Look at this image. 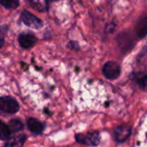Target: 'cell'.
Segmentation results:
<instances>
[{"mask_svg": "<svg viewBox=\"0 0 147 147\" xmlns=\"http://www.w3.org/2000/svg\"><path fill=\"white\" fill-rule=\"evenodd\" d=\"M120 67L115 61H107L102 67L104 76L108 80H115L120 75Z\"/></svg>", "mask_w": 147, "mask_h": 147, "instance_id": "obj_1", "label": "cell"}, {"mask_svg": "<svg viewBox=\"0 0 147 147\" xmlns=\"http://www.w3.org/2000/svg\"><path fill=\"white\" fill-rule=\"evenodd\" d=\"M19 110L18 101L11 97L0 98V111L7 113H15Z\"/></svg>", "mask_w": 147, "mask_h": 147, "instance_id": "obj_2", "label": "cell"}, {"mask_svg": "<svg viewBox=\"0 0 147 147\" xmlns=\"http://www.w3.org/2000/svg\"><path fill=\"white\" fill-rule=\"evenodd\" d=\"M21 18H22L23 22L27 26H29L30 28H32V29L40 30L43 25V23H42V21L41 19H39L36 16L32 15L31 13H30L27 11H24L22 12Z\"/></svg>", "mask_w": 147, "mask_h": 147, "instance_id": "obj_3", "label": "cell"}, {"mask_svg": "<svg viewBox=\"0 0 147 147\" xmlns=\"http://www.w3.org/2000/svg\"><path fill=\"white\" fill-rule=\"evenodd\" d=\"M76 139L77 142H79L81 144L96 146L99 144L100 138V133L98 131H94V132L88 133L87 135L78 134V135H76Z\"/></svg>", "mask_w": 147, "mask_h": 147, "instance_id": "obj_4", "label": "cell"}, {"mask_svg": "<svg viewBox=\"0 0 147 147\" xmlns=\"http://www.w3.org/2000/svg\"><path fill=\"white\" fill-rule=\"evenodd\" d=\"M131 134V127L129 125H122L114 129V139L117 143L125 142Z\"/></svg>", "mask_w": 147, "mask_h": 147, "instance_id": "obj_5", "label": "cell"}, {"mask_svg": "<svg viewBox=\"0 0 147 147\" xmlns=\"http://www.w3.org/2000/svg\"><path fill=\"white\" fill-rule=\"evenodd\" d=\"M135 32L139 38H144L147 36V17H141L135 26Z\"/></svg>", "mask_w": 147, "mask_h": 147, "instance_id": "obj_6", "label": "cell"}, {"mask_svg": "<svg viewBox=\"0 0 147 147\" xmlns=\"http://www.w3.org/2000/svg\"><path fill=\"white\" fill-rule=\"evenodd\" d=\"M18 41H19V44L21 45V47H23L24 49H30V48H32L36 44L37 39L33 35L24 34V35H20Z\"/></svg>", "mask_w": 147, "mask_h": 147, "instance_id": "obj_7", "label": "cell"}, {"mask_svg": "<svg viewBox=\"0 0 147 147\" xmlns=\"http://www.w3.org/2000/svg\"><path fill=\"white\" fill-rule=\"evenodd\" d=\"M133 80L141 89L147 91V74L143 72L135 73L133 75Z\"/></svg>", "mask_w": 147, "mask_h": 147, "instance_id": "obj_8", "label": "cell"}, {"mask_svg": "<svg viewBox=\"0 0 147 147\" xmlns=\"http://www.w3.org/2000/svg\"><path fill=\"white\" fill-rule=\"evenodd\" d=\"M27 125L30 131L36 134H39L43 131V125L39 120L33 119V118H30L28 119Z\"/></svg>", "mask_w": 147, "mask_h": 147, "instance_id": "obj_9", "label": "cell"}, {"mask_svg": "<svg viewBox=\"0 0 147 147\" xmlns=\"http://www.w3.org/2000/svg\"><path fill=\"white\" fill-rule=\"evenodd\" d=\"M119 44L123 50H130L133 46V42L130 37V35H119Z\"/></svg>", "mask_w": 147, "mask_h": 147, "instance_id": "obj_10", "label": "cell"}, {"mask_svg": "<svg viewBox=\"0 0 147 147\" xmlns=\"http://www.w3.org/2000/svg\"><path fill=\"white\" fill-rule=\"evenodd\" d=\"M25 139H26L25 135H18L17 137L11 138L5 144V147H23Z\"/></svg>", "mask_w": 147, "mask_h": 147, "instance_id": "obj_11", "label": "cell"}, {"mask_svg": "<svg viewBox=\"0 0 147 147\" xmlns=\"http://www.w3.org/2000/svg\"><path fill=\"white\" fill-rule=\"evenodd\" d=\"M30 2L39 11H45L48 9V0H30Z\"/></svg>", "mask_w": 147, "mask_h": 147, "instance_id": "obj_12", "label": "cell"}, {"mask_svg": "<svg viewBox=\"0 0 147 147\" xmlns=\"http://www.w3.org/2000/svg\"><path fill=\"white\" fill-rule=\"evenodd\" d=\"M11 136V130L8 125H6L4 122L0 121V139L6 140L9 139Z\"/></svg>", "mask_w": 147, "mask_h": 147, "instance_id": "obj_13", "label": "cell"}, {"mask_svg": "<svg viewBox=\"0 0 147 147\" xmlns=\"http://www.w3.org/2000/svg\"><path fill=\"white\" fill-rule=\"evenodd\" d=\"M9 128H10L11 131H19L23 130L24 125L20 119H15L11 120V122L9 124Z\"/></svg>", "mask_w": 147, "mask_h": 147, "instance_id": "obj_14", "label": "cell"}, {"mask_svg": "<svg viewBox=\"0 0 147 147\" xmlns=\"http://www.w3.org/2000/svg\"><path fill=\"white\" fill-rule=\"evenodd\" d=\"M0 4L7 9H16L19 5V0H0Z\"/></svg>", "mask_w": 147, "mask_h": 147, "instance_id": "obj_15", "label": "cell"}, {"mask_svg": "<svg viewBox=\"0 0 147 147\" xmlns=\"http://www.w3.org/2000/svg\"><path fill=\"white\" fill-rule=\"evenodd\" d=\"M4 43H5V39H4V36L2 35H0V49H1L3 46H4Z\"/></svg>", "mask_w": 147, "mask_h": 147, "instance_id": "obj_16", "label": "cell"}]
</instances>
